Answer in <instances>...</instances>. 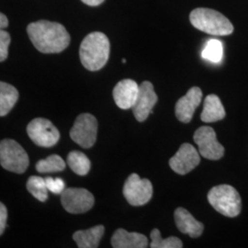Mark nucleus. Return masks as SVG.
Here are the masks:
<instances>
[{"label":"nucleus","mask_w":248,"mask_h":248,"mask_svg":"<svg viewBox=\"0 0 248 248\" xmlns=\"http://www.w3.org/2000/svg\"><path fill=\"white\" fill-rule=\"evenodd\" d=\"M67 165L78 176H86L91 168L89 157L79 151H72L68 154Z\"/></svg>","instance_id":"aec40b11"},{"label":"nucleus","mask_w":248,"mask_h":248,"mask_svg":"<svg viewBox=\"0 0 248 248\" xmlns=\"http://www.w3.org/2000/svg\"><path fill=\"white\" fill-rule=\"evenodd\" d=\"M8 26H9V19L6 17V15L1 13L0 14V28H1V30H4Z\"/></svg>","instance_id":"cd10ccee"},{"label":"nucleus","mask_w":248,"mask_h":248,"mask_svg":"<svg viewBox=\"0 0 248 248\" xmlns=\"http://www.w3.org/2000/svg\"><path fill=\"white\" fill-rule=\"evenodd\" d=\"M27 133L31 140L40 147H53L60 139L58 129L49 120L36 118L27 127Z\"/></svg>","instance_id":"0eeeda50"},{"label":"nucleus","mask_w":248,"mask_h":248,"mask_svg":"<svg viewBox=\"0 0 248 248\" xmlns=\"http://www.w3.org/2000/svg\"><path fill=\"white\" fill-rule=\"evenodd\" d=\"M208 201L218 213L226 217H236L241 213V197L230 185L213 186L208 193Z\"/></svg>","instance_id":"20e7f679"},{"label":"nucleus","mask_w":248,"mask_h":248,"mask_svg":"<svg viewBox=\"0 0 248 248\" xmlns=\"http://www.w3.org/2000/svg\"><path fill=\"white\" fill-rule=\"evenodd\" d=\"M175 221L178 230L181 232L188 234L192 238L200 237L204 230V225L197 221L195 218L184 208H177L175 211Z\"/></svg>","instance_id":"2eb2a0df"},{"label":"nucleus","mask_w":248,"mask_h":248,"mask_svg":"<svg viewBox=\"0 0 248 248\" xmlns=\"http://www.w3.org/2000/svg\"><path fill=\"white\" fill-rule=\"evenodd\" d=\"M0 163L3 169L22 174L28 169L30 160L26 151L18 142L5 139L0 142Z\"/></svg>","instance_id":"39448f33"},{"label":"nucleus","mask_w":248,"mask_h":248,"mask_svg":"<svg viewBox=\"0 0 248 248\" xmlns=\"http://www.w3.org/2000/svg\"><path fill=\"white\" fill-rule=\"evenodd\" d=\"M81 1L90 7H96L104 2V0H81Z\"/></svg>","instance_id":"c85d7f7f"},{"label":"nucleus","mask_w":248,"mask_h":248,"mask_svg":"<svg viewBox=\"0 0 248 248\" xmlns=\"http://www.w3.org/2000/svg\"><path fill=\"white\" fill-rule=\"evenodd\" d=\"M123 62H124V63H125V62H126V60H125V59H124V60H123Z\"/></svg>","instance_id":"c756f323"},{"label":"nucleus","mask_w":248,"mask_h":248,"mask_svg":"<svg viewBox=\"0 0 248 248\" xmlns=\"http://www.w3.org/2000/svg\"><path fill=\"white\" fill-rule=\"evenodd\" d=\"M138 84L132 79L120 81L113 89V98L116 105L122 109L132 108L139 93Z\"/></svg>","instance_id":"4468645a"},{"label":"nucleus","mask_w":248,"mask_h":248,"mask_svg":"<svg viewBox=\"0 0 248 248\" xmlns=\"http://www.w3.org/2000/svg\"><path fill=\"white\" fill-rule=\"evenodd\" d=\"M27 32L36 49L43 53H58L70 44V35L62 24L39 20L27 27Z\"/></svg>","instance_id":"f257e3e1"},{"label":"nucleus","mask_w":248,"mask_h":248,"mask_svg":"<svg viewBox=\"0 0 248 248\" xmlns=\"http://www.w3.org/2000/svg\"><path fill=\"white\" fill-rule=\"evenodd\" d=\"M109 41L104 33L95 31L89 33L80 45L81 62L89 71H98L106 64L109 56Z\"/></svg>","instance_id":"f03ea898"},{"label":"nucleus","mask_w":248,"mask_h":248,"mask_svg":"<svg viewBox=\"0 0 248 248\" xmlns=\"http://www.w3.org/2000/svg\"><path fill=\"white\" fill-rule=\"evenodd\" d=\"M66 164L58 155H52L45 159L40 160L36 164L35 169L39 173H55L65 169Z\"/></svg>","instance_id":"412c9836"},{"label":"nucleus","mask_w":248,"mask_h":248,"mask_svg":"<svg viewBox=\"0 0 248 248\" xmlns=\"http://www.w3.org/2000/svg\"><path fill=\"white\" fill-rule=\"evenodd\" d=\"M27 189L38 201L45 202L48 199V187L46 186L45 178L37 176L29 177L27 181Z\"/></svg>","instance_id":"4be33fe9"},{"label":"nucleus","mask_w":248,"mask_h":248,"mask_svg":"<svg viewBox=\"0 0 248 248\" xmlns=\"http://www.w3.org/2000/svg\"><path fill=\"white\" fill-rule=\"evenodd\" d=\"M201 156L190 143H183L177 154L169 160L171 169L179 175H186L199 166Z\"/></svg>","instance_id":"9b49d317"},{"label":"nucleus","mask_w":248,"mask_h":248,"mask_svg":"<svg viewBox=\"0 0 248 248\" xmlns=\"http://www.w3.org/2000/svg\"><path fill=\"white\" fill-rule=\"evenodd\" d=\"M105 232L103 225H97L89 230L78 231L73 234V239L79 248H97Z\"/></svg>","instance_id":"f3484780"},{"label":"nucleus","mask_w":248,"mask_h":248,"mask_svg":"<svg viewBox=\"0 0 248 248\" xmlns=\"http://www.w3.org/2000/svg\"><path fill=\"white\" fill-rule=\"evenodd\" d=\"M202 156L209 160H219L224 155V147L216 138V133L212 127L202 126L199 128L193 136Z\"/></svg>","instance_id":"9d476101"},{"label":"nucleus","mask_w":248,"mask_h":248,"mask_svg":"<svg viewBox=\"0 0 248 248\" xmlns=\"http://www.w3.org/2000/svg\"><path fill=\"white\" fill-rule=\"evenodd\" d=\"M226 115L220 98L216 95H209L204 100L203 110L201 119L204 123L210 124L221 121Z\"/></svg>","instance_id":"a211bd4d"},{"label":"nucleus","mask_w":248,"mask_h":248,"mask_svg":"<svg viewBox=\"0 0 248 248\" xmlns=\"http://www.w3.org/2000/svg\"><path fill=\"white\" fill-rule=\"evenodd\" d=\"M151 244L152 248H182L183 244L181 240L176 236H170L167 239H163L158 229H154L151 232Z\"/></svg>","instance_id":"b1692460"},{"label":"nucleus","mask_w":248,"mask_h":248,"mask_svg":"<svg viewBox=\"0 0 248 248\" xmlns=\"http://www.w3.org/2000/svg\"><path fill=\"white\" fill-rule=\"evenodd\" d=\"M202 56L203 59L210 62L215 63L221 62L223 56L222 42L216 39H212L208 41L202 50Z\"/></svg>","instance_id":"5701e85b"},{"label":"nucleus","mask_w":248,"mask_h":248,"mask_svg":"<svg viewBox=\"0 0 248 248\" xmlns=\"http://www.w3.org/2000/svg\"><path fill=\"white\" fill-rule=\"evenodd\" d=\"M202 99V91L198 87H193L186 92V95L177 100L175 112L177 120L181 123L188 124L194 115L196 108L200 106Z\"/></svg>","instance_id":"ddd939ff"},{"label":"nucleus","mask_w":248,"mask_h":248,"mask_svg":"<svg viewBox=\"0 0 248 248\" xmlns=\"http://www.w3.org/2000/svg\"><path fill=\"white\" fill-rule=\"evenodd\" d=\"M189 20L196 29L211 35H230L233 31L230 20L214 9H194L189 15Z\"/></svg>","instance_id":"7ed1b4c3"},{"label":"nucleus","mask_w":248,"mask_h":248,"mask_svg":"<svg viewBox=\"0 0 248 248\" xmlns=\"http://www.w3.org/2000/svg\"><path fill=\"white\" fill-rule=\"evenodd\" d=\"M18 99V91L8 83H0V116L4 117L13 108Z\"/></svg>","instance_id":"6ab92c4d"},{"label":"nucleus","mask_w":248,"mask_h":248,"mask_svg":"<svg viewBox=\"0 0 248 248\" xmlns=\"http://www.w3.org/2000/svg\"><path fill=\"white\" fill-rule=\"evenodd\" d=\"M111 246L114 248H145L148 247V239L142 233L129 232L121 228L113 233Z\"/></svg>","instance_id":"dca6fc26"},{"label":"nucleus","mask_w":248,"mask_h":248,"mask_svg":"<svg viewBox=\"0 0 248 248\" xmlns=\"http://www.w3.org/2000/svg\"><path fill=\"white\" fill-rule=\"evenodd\" d=\"M61 203L67 213L80 214L89 212L94 206L95 199L86 188L69 187L61 194Z\"/></svg>","instance_id":"1a4fd4ad"},{"label":"nucleus","mask_w":248,"mask_h":248,"mask_svg":"<svg viewBox=\"0 0 248 248\" xmlns=\"http://www.w3.org/2000/svg\"><path fill=\"white\" fill-rule=\"evenodd\" d=\"M98 134V121L95 116L89 113L80 114L70 131L72 140L83 148L92 147Z\"/></svg>","instance_id":"423d86ee"},{"label":"nucleus","mask_w":248,"mask_h":248,"mask_svg":"<svg viewBox=\"0 0 248 248\" xmlns=\"http://www.w3.org/2000/svg\"><path fill=\"white\" fill-rule=\"evenodd\" d=\"M45 182L49 191L53 192L54 194H62L63 190L65 189V184L60 177H46Z\"/></svg>","instance_id":"a878e982"},{"label":"nucleus","mask_w":248,"mask_h":248,"mask_svg":"<svg viewBox=\"0 0 248 248\" xmlns=\"http://www.w3.org/2000/svg\"><path fill=\"white\" fill-rule=\"evenodd\" d=\"M123 191L125 199L132 206H142L153 197V185L150 180L141 178L133 173L125 181Z\"/></svg>","instance_id":"6e6552de"},{"label":"nucleus","mask_w":248,"mask_h":248,"mask_svg":"<svg viewBox=\"0 0 248 248\" xmlns=\"http://www.w3.org/2000/svg\"><path fill=\"white\" fill-rule=\"evenodd\" d=\"M11 38L9 32L4 30L0 31V61L4 62L9 55V46Z\"/></svg>","instance_id":"393cba45"},{"label":"nucleus","mask_w":248,"mask_h":248,"mask_svg":"<svg viewBox=\"0 0 248 248\" xmlns=\"http://www.w3.org/2000/svg\"><path fill=\"white\" fill-rule=\"evenodd\" d=\"M7 219H8V210L4 204L0 203V234L4 233L7 225Z\"/></svg>","instance_id":"bb28decb"},{"label":"nucleus","mask_w":248,"mask_h":248,"mask_svg":"<svg viewBox=\"0 0 248 248\" xmlns=\"http://www.w3.org/2000/svg\"><path fill=\"white\" fill-rule=\"evenodd\" d=\"M158 97L155 92L154 86L149 81H143L139 87V93L133 108V115L135 119L142 123L150 113L152 109L156 104Z\"/></svg>","instance_id":"f8f14e48"}]
</instances>
